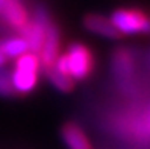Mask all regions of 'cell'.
Here are the masks:
<instances>
[{
  "label": "cell",
  "instance_id": "15",
  "mask_svg": "<svg viewBox=\"0 0 150 149\" xmlns=\"http://www.w3.org/2000/svg\"><path fill=\"white\" fill-rule=\"evenodd\" d=\"M3 2H5V0H0V9H2V5H3Z\"/></svg>",
  "mask_w": 150,
  "mask_h": 149
},
{
  "label": "cell",
  "instance_id": "14",
  "mask_svg": "<svg viewBox=\"0 0 150 149\" xmlns=\"http://www.w3.org/2000/svg\"><path fill=\"white\" fill-rule=\"evenodd\" d=\"M6 61H8V58L0 52V67H5V64H6Z\"/></svg>",
  "mask_w": 150,
  "mask_h": 149
},
{
  "label": "cell",
  "instance_id": "16",
  "mask_svg": "<svg viewBox=\"0 0 150 149\" xmlns=\"http://www.w3.org/2000/svg\"><path fill=\"white\" fill-rule=\"evenodd\" d=\"M0 46H2V41H0Z\"/></svg>",
  "mask_w": 150,
  "mask_h": 149
},
{
  "label": "cell",
  "instance_id": "5",
  "mask_svg": "<svg viewBox=\"0 0 150 149\" xmlns=\"http://www.w3.org/2000/svg\"><path fill=\"white\" fill-rule=\"evenodd\" d=\"M46 28L47 24L40 23L32 19V20H28V23L20 29L21 38L28 44V52L40 55L42 43H44V37H46Z\"/></svg>",
  "mask_w": 150,
  "mask_h": 149
},
{
  "label": "cell",
  "instance_id": "10",
  "mask_svg": "<svg viewBox=\"0 0 150 149\" xmlns=\"http://www.w3.org/2000/svg\"><path fill=\"white\" fill-rule=\"evenodd\" d=\"M42 72L46 73L47 79L50 81V84L53 85L56 90L62 91V93H70V91L74 88V79H73V78L59 73L55 67L46 68V70H42Z\"/></svg>",
  "mask_w": 150,
  "mask_h": 149
},
{
  "label": "cell",
  "instance_id": "12",
  "mask_svg": "<svg viewBox=\"0 0 150 149\" xmlns=\"http://www.w3.org/2000/svg\"><path fill=\"white\" fill-rule=\"evenodd\" d=\"M0 96L2 98H14V96H17L12 87L11 70L5 67H0Z\"/></svg>",
  "mask_w": 150,
  "mask_h": 149
},
{
  "label": "cell",
  "instance_id": "6",
  "mask_svg": "<svg viewBox=\"0 0 150 149\" xmlns=\"http://www.w3.org/2000/svg\"><path fill=\"white\" fill-rule=\"evenodd\" d=\"M0 17L12 29L20 31L28 23V12L20 0H5L0 9Z\"/></svg>",
  "mask_w": 150,
  "mask_h": 149
},
{
  "label": "cell",
  "instance_id": "13",
  "mask_svg": "<svg viewBox=\"0 0 150 149\" xmlns=\"http://www.w3.org/2000/svg\"><path fill=\"white\" fill-rule=\"evenodd\" d=\"M53 67L58 70L59 73H62V75H67L70 76V70H68V59H67V55H58L56 61H55V64Z\"/></svg>",
  "mask_w": 150,
  "mask_h": 149
},
{
  "label": "cell",
  "instance_id": "9",
  "mask_svg": "<svg viewBox=\"0 0 150 149\" xmlns=\"http://www.w3.org/2000/svg\"><path fill=\"white\" fill-rule=\"evenodd\" d=\"M11 79L17 94H28L35 88L38 82V72L14 67V70L11 72Z\"/></svg>",
  "mask_w": 150,
  "mask_h": 149
},
{
  "label": "cell",
  "instance_id": "2",
  "mask_svg": "<svg viewBox=\"0 0 150 149\" xmlns=\"http://www.w3.org/2000/svg\"><path fill=\"white\" fill-rule=\"evenodd\" d=\"M70 76L74 81H83L94 70V55L86 46L81 43H71L67 49Z\"/></svg>",
  "mask_w": 150,
  "mask_h": 149
},
{
  "label": "cell",
  "instance_id": "3",
  "mask_svg": "<svg viewBox=\"0 0 150 149\" xmlns=\"http://www.w3.org/2000/svg\"><path fill=\"white\" fill-rule=\"evenodd\" d=\"M58 55H59V29L53 21H50L46 28V37H44L42 47L38 55L42 70L53 67Z\"/></svg>",
  "mask_w": 150,
  "mask_h": 149
},
{
  "label": "cell",
  "instance_id": "4",
  "mask_svg": "<svg viewBox=\"0 0 150 149\" xmlns=\"http://www.w3.org/2000/svg\"><path fill=\"white\" fill-rule=\"evenodd\" d=\"M112 75L120 84H126L134 76V56L132 53L121 47L112 53Z\"/></svg>",
  "mask_w": 150,
  "mask_h": 149
},
{
  "label": "cell",
  "instance_id": "1",
  "mask_svg": "<svg viewBox=\"0 0 150 149\" xmlns=\"http://www.w3.org/2000/svg\"><path fill=\"white\" fill-rule=\"evenodd\" d=\"M109 21L121 35L150 34V19L139 9H117Z\"/></svg>",
  "mask_w": 150,
  "mask_h": 149
},
{
  "label": "cell",
  "instance_id": "11",
  "mask_svg": "<svg viewBox=\"0 0 150 149\" xmlns=\"http://www.w3.org/2000/svg\"><path fill=\"white\" fill-rule=\"evenodd\" d=\"M0 52L9 59V58H18L28 52V44L21 37H11L2 41Z\"/></svg>",
  "mask_w": 150,
  "mask_h": 149
},
{
  "label": "cell",
  "instance_id": "8",
  "mask_svg": "<svg viewBox=\"0 0 150 149\" xmlns=\"http://www.w3.org/2000/svg\"><path fill=\"white\" fill-rule=\"evenodd\" d=\"M61 135H62V140L68 149H91V145L88 142L85 133L74 122L65 123L61 129Z\"/></svg>",
  "mask_w": 150,
  "mask_h": 149
},
{
  "label": "cell",
  "instance_id": "7",
  "mask_svg": "<svg viewBox=\"0 0 150 149\" xmlns=\"http://www.w3.org/2000/svg\"><path fill=\"white\" fill-rule=\"evenodd\" d=\"M83 26L86 31L108 40H118L121 37V34L114 28L112 23L100 14H88L83 19Z\"/></svg>",
  "mask_w": 150,
  "mask_h": 149
}]
</instances>
